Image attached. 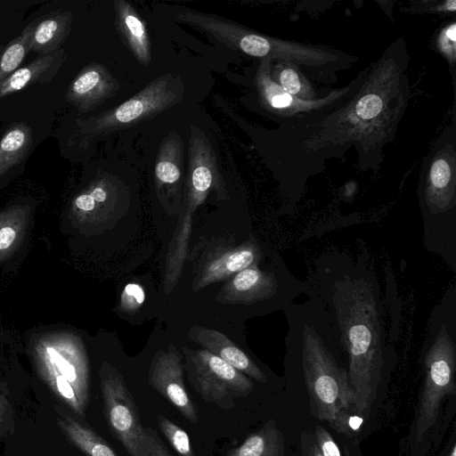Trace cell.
I'll return each mask as SVG.
<instances>
[{"label": "cell", "mask_w": 456, "mask_h": 456, "mask_svg": "<svg viewBox=\"0 0 456 456\" xmlns=\"http://www.w3.org/2000/svg\"><path fill=\"white\" fill-rule=\"evenodd\" d=\"M308 300L287 309L288 350L298 357L310 397L312 413L339 433H346L354 393L347 370L339 365L334 350L338 343L321 303Z\"/></svg>", "instance_id": "2"}, {"label": "cell", "mask_w": 456, "mask_h": 456, "mask_svg": "<svg viewBox=\"0 0 456 456\" xmlns=\"http://www.w3.org/2000/svg\"><path fill=\"white\" fill-rule=\"evenodd\" d=\"M73 15L69 11H54L32 23L29 51L49 54L65 42L71 30Z\"/></svg>", "instance_id": "15"}, {"label": "cell", "mask_w": 456, "mask_h": 456, "mask_svg": "<svg viewBox=\"0 0 456 456\" xmlns=\"http://www.w3.org/2000/svg\"><path fill=\"white\" fill-rule=\"evenodd\" d=\"M118 88V82L103 66L92 63L71 81L65 99L79 110H89L112 96Z\"/></svg>", "instance_id": "13"}, {"label": "cell", "mask_w": 456, "mask_h": 456, "mask_svg": "<svg viewBox=\"0 0 456 456\" xmlns=\"http://www.w3.org/2000/svg\"><path fill=\"white\" fill-rule=\"evenodd\" d=\"M362 422H363V418H362L360 416H356V415H354V416L349 415V417L347 419L348 429L356 431L357 429H359V428L361 427Z\"/></svg>", "instance_id": "29"}, {"label": "cell", "mask_w": 456, "mask_h": 456, "mask_svg": "<svg viewBox=\"0 0 456 456\" xmlns=\"http://www.w3.org/2000/svg\"><path fill=\"white\" fill-rule=\"evenodd\" d=\"M122 299L128 302H134L136 305H141L144 299L145 294L141 286L135 283H128L123 291Z\"/></svg>", "instance_id": "28"}, {"label": "cell", "mask_w": 456, "mask_h": 456, "mask_svg": "<svg viewBox=\"0 0 456 456\" xmlns=\"http://www.w3.org/2000/svg\"><path fill=\"white\" fill-rule=\"evenodd\" d=\"M157 421L162 434L180 456H195L188 434L172 420L163 415H157Z\"/></svg>", "instance_id": "23"}, {"label": "cell", "mask_w": 456, "mask_h": 456, "mask_svg": "<svg viewBox=\"0 0 456 456\" xmlns=\"http://www.w3.org/2000/svg\"><path fill=\"white\" fill-rule=\"evenodd\" d=\"M155 175L161 183L173 184L181 177L180 142L175 138L165 142L155 166Z\"/></svg>", "instance_id": "21"}, {"label": "cell", "mask_w": 456, "mask_h": 456, "mask_svg": "<svg viewBox=\"0 0 456 456\" xmlns=\"http://www.w3.org/2000/svg\"><path fill=\"white\" fill-rule=\"evenodd\" d=\"M31 34L32 23L4 46L0 57V83L19 69L26 54L29 52Z\"/></svg>", "instance_id": "22"}, {"label": "cell", "mask_w": 456, "mask_h": 456, "mask_svg": "<svg viewBox=\"0 0 456 456\" xmlns=\"http://www.w3.org/2000/svg\"><path fill=\"white\" fill-rule=\"evenodd\" d=\"M304 290L321 303L339 347L347 354L353 410L368 416L388 350L374 273L365 260L330 254L315 261L314 274Z\"/></svg>", "instance_id": "1"}, {"label": "cell", "mask_w": 456, "mask_h": 456, "mask_svg": "<svg viewBox=\"0 0 456 456\" xmlns=\"http://www.w3.org/2000/svg\"><path fill=\"white\" fill-rule=\"evenodd\" d=\"M117 26L137 60L144 65L151 61L146 28L133 7L125 1H116Z\"/></svg>", "instance_id": "17"}, {"label": "cell", "mask_w": 456, "mask_h": 456, "mask_svg": "<svg viewBox=\"0 0 456 456\" xmlns=\"http://www.w3.org/2000/svg\"><path fill=\"white\" fill-rule=\"evenodd\" d=\"M58 423L70 441L87 456H118L113 448L90 428L70 418L58 419Z\"/></svg>", "instance_id": "19"}, {"label": "cell", "mask_w": 456, "mask_h": 456, "mask_svg": "<svg viewBox=\"0 0 456 456\" xmlns=\"http://www.w3.org/2000/svg\"><path fill=\"white\" fill-rule=\"evenodd\" d=\"M181 93L171 76L158 77L116 109L79 121V134L92 138L156 114L180 101Z\"/></svg>", "instance_id": "6"}, {"label": "cell", "mask_w": 456, "mask_h": 456, "mask_svg": "<svg viewBox=\"0 0 456 456\" xmlns=\"http://www.w3.org/2000/svg\"><path fill=\"white\" fill-rule=\"evenodd\" d=\"M66 60L61 48L45 55H38L28 64L19 68L0 83V98L17 93L34 84H45L58 73Z\"/></svg>", "instance_id": "14"}, {"label": "cell", "mask_w": 456, "mask_h": 456, "mask_svg": "<svg viewBox=\"0 0 456 456\" xmlns=\"http://www.w3.org/2000/svg\"><path fill=\"white\" fill-rule=\"evenodd\" d=\"M402 76L395 59L380 60L355 97L326 121L321 135L335 142H358L363 150L383 143L405 108Z\"/></svg>", "instance_id": "3"}, {"label": "cell", "mask_w": 456, "mask_h": 456, "mask_svg": "<svg viewBox=\"0 0 456 456\" xmlns=\"http://www.w3.org/2000/svg\"><path fill=\"white\" fill-rule=\"evenodd\" d=\"M449 456H456V445H455V444H452V447L451 449Z\"/></svg>", "instance_id": "31"}, {"label": "cell", "mask_w": 456, "mask_h": 456, "mask_svg": "<svg viewBox=\"0 0 456 456\" xmlns=\"http://www.w3.org/2000/svg\"><path fill=\"white\" fill-rule=\"evenodd\" d=\"M311 456H322L316 444H314L312 448Z\"/></svg>", "instance_id": "30"}, {"label": "cell", "mask_w": 456, "mask_h": 456, "mask_svg": "<svg viewBox=\"0 0 456 456\" xmlns=\"http://www.w3.org/2000/svg\"><path fill=\"white\" fill-rule=\"evenodd\" d=\"M271 59H262L256 75V84L264 105L282 117L310 114L332 105L348 94L351 86L330 93L321 99L302 100L285 92L272 77Z\"/></svg>", "instance_id": "9"}, {"label": "cell", "mask_w": 456, "mask_h": 456, "mask_svg": "<svg viewBox=\"0 0 456 456\" xmlns=\"http://www.w3.org/2000/svg\"><path fill=\"white\" fill-rule=\"evenodd\" d=\"M104 416L114 438L130 456H144L145 428L134 398L122 377L110 368L101 370Z\"/></svg>", "instance_id": "7"}, {"label": "cell", "mask_w": 456, "mask_h": 456, "mask_svg": "<svg viewBox=\"0 0 456 456\" xmlns=\"http://www.w3.org/2000/svg\"><path fill=\"white\" fill-rule=\"evenodd\" d=\"M27 342L43 379L77 413L84 415L89 401L88 367L71 334L42 330L31 333Z\"/></svg>", "instance_id": "4"}, {"label": "cell", "mask_w": 456, "mask_h": 456, "mask_svg": "<svg viewBox=\"0 0 456 456\" xmlns=\"http://www.w3.org/2000/svg\"><path fill=\"white\" fill-rule=\"evenodd\" d=\"M35 206L28 199H20L0 209V267L20 253L28 240Z\"/></svg>", "instance_id": "12"}, {"label": "cell", "mask_w": 456, "mask_h": 456, "mask_svg": "<svg viewBox=\"0 0 456 456\" xmlns=\"http://www.w3.org/2000/svg\"><path fill=\"white\" fill-rule=\"evenodd\" d=\"M315 438L316 445L322 456H341L336 441L323 427H316Z\"/></svg>", "instance_id": "26"}, {"label": "cell", "mask_w": 456, "mask_h": 456, "mask_svg": "<svg viewBox=\"0 0 456 456\" xmlns=\"http://www.w3.org/2000/svg\"><path fill=\"white\" fill-rule=\"evenodd\" d=\"M424 363L425 382L415 423L417 442L434 426L444 397L455 393L456 346L446 323L440 324Z\"/></svg>", "instance_id": "5"}, {"label": "cell", "mask_w": 456, "mask_h": 456, "mask_svg": "<svg viewBox=\"0 0 456 456\" xmlns=\"http://www.w3.org/2000/svg\"><path fill=\"white\" fill-rule=\"evenodd\" d=\"M144 456H172L158 433L151 428H145Z\"/></svg>", "instance_id": "27"}, {"label": "cell", "mask_w": 456, "mask_h": 456, "mask_svg": "<svg viewBox=\"0 0 456 456\" xmlns=\"http://www.w3.org/2000/svg\"><path fill=\"white\" fill-rule=\"evenodd\" d=\"M256 254L252 249H242L230 255L225 261V269L231 273H239L248 268L256 260Z\"/></svg>", "instance_id": "25"}, {"label": "cell", "mask_w": 456, "mask_h": 456, "mask_svg": "<svg viewBox=\"0 0 456 456\" xmlns=\"http://www.w3.org/2000/svg\"><path fill=\"white\" fill-rule=\"evenodd\" d=\"M149 382L189 422L198 423V408L185 389L182 367L176 358L161 357L154 362Z\"/></svg>", "instance_id": "11"}, {"label": "cell", "mask_w": 456, "mask_h": 456, "mask_svg": "<svg viewBox=\"0 0 456 456\" xmlns=\"http://www.w3.org/2000/svg\"><path fill=\"white\" fill-rule=\"evenodd\" d=\"M33 143L31 128L26 123L11 126L0 139V184L27 158Z\"/></svg>", "instance_id": "16"}, {"label": "cell", "mask_w": 456, "mask_h": 456, "mask_svg": "<svg viewBox=\"0 0 456 456\" xmlns=\"http://www.w3.org/2000/svg\"><path fill=\"white\" fill-rule=\"evenodd\" d=\"M454 151H438L428 167L425 204L428 216H438L456 206Z\"/></svg>", "instance_id": "10"}, {"label": "cell", "mask_w": 456, "mask_h": 456, "mask_svg": "<svg viewBox=\"0 0 456 456\" xmlns=\"http://www.w3.org/2000/svg\"><path fill=\"white\" fill-rule=\"evenodd\" d=\"M437 46L449 62L453 65L456 51V23L454 21L441 30L437 38Z\"/></svg>", "instance_id": "24"}, {"label": "cell", "mask_w": 456, "mask_h": 456, "mask_svg": "<svg viewBox=\"0 0 456 456\" xmlns=\"http://www.w3.org/2000/svg\"><path fill=\"white\" fill-rule=\"evenodd\" d=\"M189 377L204 401L223 410L233 408L235 398L248 395L254 387L244 374L209 353H202L192 361Z\"/></svg>", "instance_id": "8"}, {"label": "cell", "mask_w": 456, "mask_h": 456, "mask_svg": "<svg viewBox=\"0 0 456 456\" xmlns=\"http://www.w3.org/2000/svg\"><path fill=\"white\" fill-rule=\"evenodd\" d=\"M273 79L288 94L302 100L312 101L316 98L317 94L309 81L298 70L296 64L281 61L271 69Z\"/></svg>", "instance_id": "20"}, {"label": "cell", "mask_w": 456, "mask_h": 456, "mask_svg": "<svg viewBox=\"0 0 456 456\" xmlns=\"http://www.w3.org/2000/svg\"><path fill=\"white\" fill-rule=\"evenodd\" d=\"M283 436L273 420L267 421L258 431L248 436L227 456H283Z\"/></svg>", "instance_id": "18"}, {"label": "cell", "mask_w": 456, "mask_h": 456, "mask_svg": "<svg viewBox=\"0 0 456 456\" xmlns=\"http://www.w3.org/2000/svg\"><path fill=\"white\" fill-rule=\"evenodd\" d=\"M4 46L0 45V57H1V54H2V53H3V51H4Z\"/></svg>", "instance_id": "32"}]
</instances>
